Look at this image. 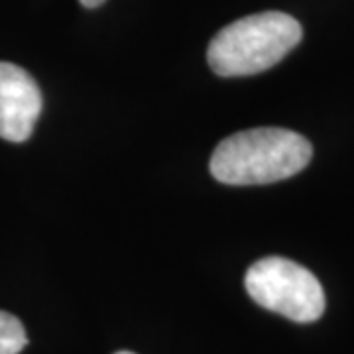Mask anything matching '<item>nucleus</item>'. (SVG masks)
<instances>
[{
  "label": "nucleus",
  "instance_id": "obj_1",
  "mask_svg": "<svg viewBox=\"0 0 354 354\" xmlns=\"http://www.w3.org/2000/svg\"><path fill=\"white\" fill-rule=\"evenodd\" d=\"M313 156L309 140L286 128H252L225 138L211 174L227 185H266L299 174Z\"/></svg>",
  "mask_w": 354,
  "mask_h": 354
},
{
  "label": "nucleus",
  "instance_id": "obj_2",
  "mask_svg": "<svg viewBox=\"0 0 354 354\" xmlns=\"http://www.w3.org/2000/svg\"><path fill=\"white\" fill-rule=\"evenodd\" d=\"M304 36L301 24L286 12H260L225 26L207 50L216 75L244 77L279 64Z\"/></svg>",
  "mask_w": 354,
  "mask_h": 354
},
{
  "label": "nucleus",
  "instance_id": "obj_3",
  "mask_svg": "<svg viewBox=\"0 0 354 354\" xmlns=\"http://www.w3.org/2000/svg\"><path fill=\"white\" fill-rule=\"evenodd\" d=\"M244 286L256 304L295 323H313L325 313V291L319 279L288 258L268 256L254 262Z\"/></svg>",
  "mask_w": 354,
  "mask_h": 354
},
{
  "label": "nucleus",
  "instance_id": "obj_4",
  "mask_svg": "<svg viewBox=\"0 0 354 354\" xmlns=\"http://www.w3.org/2000/svg\"><path fill=\"white\" fill-rule=\"evenodd\" d=\"M41 91L18 65L0 62V138L24 142L41 113Z\"/></svg>",
  "mask_w": 354,
  "mask_h": 354
},
{
  "label": "nucleus",
  "instance_id": "obj_5",
  "mask_svg": "<svg viewBox=\"0 0 354 354\" xmlns=\"http://www.w3.org/2000/svg\"><path fill=\"white\" fill-rule=\"evenodd\" d=\"M28 344L24 325L6 311H0V354H20Z\"/></svg>",
  "mask_w": 354,
  "mask_h": 354
},
{
  "label": "nucleus",
  "instance_id": "obj_6",
  "mask_svg": "<svg viewBox=\"0 0 354 354\" xmlns=\"http://www.w3.org/2000/svg\"><path fill=\"white\" fill-rule=\"evenodd\" d=\"M79 2H81L85 8H97V6H101L104 0H79Z\"/></svg>",
  "mask_w": 354,
  "mask_h": 354
},
{
  "label": "nucleus",
  "instance_id": "obj_7",
  "mask_svg": "<svg viewBox=\"0 0 354 354\" xmlns=\"http://www.w3.org/2000/svg\"><path fill=\"white\" fill-rule=\"evenodd\" d=\"M116 354H134V353H128V351H120V353H116Z\"/></svg>",
  "mask_w": 354,
  "mask_h": 354
}]
</instances>
